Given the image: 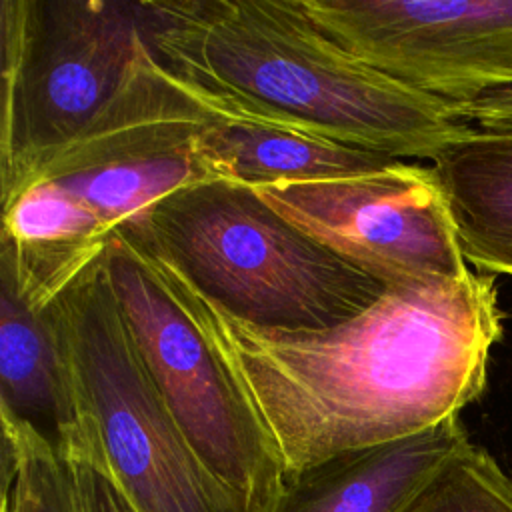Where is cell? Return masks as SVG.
I'll list each match as a JSON object with an SVG mask.
<instances>
[{
	"label": "cell",
	"instance_id": "3957f363",
	"mask_svg": "<svg viewBox=\"0 0 512 512\" xmlns=\"http://www.w3.org/2000/svg\"><path fill=\"white\" fill-rule=\"evenodd\" d=\"M124 232L226 314L264 330L340 326L388 288L232 180L180 188Z\"/></svg>",
	"mask_w": 512,
	"mask_h": 512
},
{
	"label": "cell",
	"instance_id": "5bb4252c",
	"mask_svg": "<svg viewBox=\"0 0 512 512\" xmlns=\"http://www.w3.org/2000/svg\"><path fill=\"white\" fill-rule=\"evenodd\" d=\"M0 512H82L72 462L34 426L0 412Z\"/></svg>",
	"mask_w": 512,
	"mask_h": 512
},
{
	"label": "cell",
	"instance_id": "ba28073f",
	"mask_svg": "<svg viewBox=\"0 0 512 512\" xmlns=\"http://www.w3.org/2000/svg\"><path fill=\"white\" fill-rule=\"evenodd\" d=\"M254 192L296 228L386 286L470 272L432 166L382 168Z\"/></svg>",
	"mask_w": 512,
	"mask_h": 512
},
{
	"label": "cell",
	"instance_id": "e0dca14e",
	"mask_svg": "<svg viewBox=\"0 0 512 512\" xmlns=\"http://www.w3.org/2000/svg\"><path fill=\"white\" fill-rule=\"evenodd\" d=\"M456 116L476 128L512 130V88L490 92L466 104H454Z\"/></svg>",
	"mask_w": 512,
	"mask_h": 512
},
{
	"label": "cell",
	"instance_id": "9a60e30c",
	"mask_svg": "<svg viewBox=\"0 0 512 512\" xmlns=\"http://www.w3.org/2000/svg\"><path fill=\"white\" fill-rule=\"evenodd\" d=\"M404 512H512V478L484 448L468 440Z\"/></svg>",
	"mask_w": 512,
	"mask_h": 512
},
{
	"label": "cell",
	"instance_id": "30bf717a",
	"mask_svg": "<svg viewBox=\"0 0 512 512\" xmlns=\"http://www.w3.org/2000/svg\"><path fill=\"white\" fill-rule=\"evenodd\" d=\"M0 412L72 452L92 438L72 366L62 312L24 284L0 252Z\"/></svg>",
	"mask_w": 512,
	"mask_h": 512
},
{
	"label": "cell",
	"instance_id": "277c9868",
	"mask_svg": "<svg viewBox=\"0 0 512 512\" xmlns=\"http://www.w3.org/2000/svg\"><path fill=\"white\" fill-rule=\"evenodd\" d=\"M0 190L12 196L128 86L148 42L140 2L2 0Z\"/></svg>",
	"mask_w": 512,
	"mask_h": 512
},
{
	"label": "cell",
	"instance_id": "2e32d148",
	"mask_svg": "<svg viewBox=\"0 0 512 512\" xmlns=\"http://www.w3.org/2000/svg\"><path fill=\"white\" fill-rule=\"evenodd\" d=\"M64 456H68L74 468L82 512H136L116 484L98 446L96 432L88 444Z\"/></svg>",
	"mask_w": 512,
	"mask_h": 512
},
{
	"label": "cell",
	"instance_id": "5b68a950",
	"mask_svg": "<svg viewBox=\"0 0 512 512\" xmlns=\"http://www.w3.org/2000/svg\"><path fill=\"white\" fill-rule=\"evenodd\" d=\"M104 264L134 344L192 452L232 512H272L286 484L256 412L148 250L116 232Z\"/></svg>",
	"mask_w": 512,
	"mask_h": 512
},
{
	"label": "cell",
	"instance_id": "6da1fadb",
	"mask_svg": "<svg viewBox=\"0 0 512 512\" xmlns=\"http://www.w3.org/2000/svg\"><path fill=\"white\" fill-rule=\"evenodd\" d=\"M154 262L256 412L286 480L460 416L482 396L502 338L496 276L472 270L388 286L340 326L264 330Z\"/></svg>",
	"mask_w": 512,
	"mask_h": 512
},
{
	"label": "cell",
	"instance_id": "7c38bea8",
	"mask_svg": "<svg viewBox=\"0 0 512 512\" xmlns=\"http://www.w3.org/2000/svg\"><path fill=\"white\" fill-rule=\"evenodd\" d=\"M192 90L210 110L202 130V148L216 178L256 188L348 176L398 160L274 122L262 114L224 104L196 88Z\"/></svg>",
	"mask_w": 512,
	"mask_h": 512
},
{
	"label": "cell",
	"instance_id": "8fae6325",
	"mask_svg": "<svg viewBox=\"0 0 512 512\" xmlns=\"http://www.w3.org/2000/svg\"><path fill=\"white\" fill-rule=\"evenodd\" d=\"M460 416L392 442L338 454L286 480L272 512H404L468 442Z\"/></svg>",
	"mask_w": 512,
	"mask_h": 512
},
{
	"label": "cell",
	"instance_id": "52a82bcc",
	"mask_svg": "<svg viewBox=\"0 0 512 512\" xmlns=\"http://www.w3.org/2000/svg\"><path fill=\"white\" fill-rule=\"evenodd\" d=\"M208 118L196 92L164 70L148 48L120 96L26 182L54 184L112 238L138 224L164 196L216 180L202 148Z\"/></svg>",
	"mask_w": 512,
	"mask_h": 512
},
{
	"label": "cell",
	"instance_id": "9c48e42d",
	"mask_svg": "<svg viewBox=\"0 0 512 512\" xmlns=\"http://www.w3.org/2000/svg\"><path fill=\"white\" fill-rule=\"evenodd\" d=\"M344 52L422 94L466 104L512 88V0H296Z\"/></svg>",
	"mask_w": 512,
	"mask_h": 512
},
{
	"label": "cell",
	"instance_id": "8992f818",
	"mask_svg": "<svg viewBox=\"0 0 512 512\" xmlns=\"http://www.w3.org/2000/svg\"><path fill=\"white\" fill-rule=\"evenodd\" d=\"M84 412L136 512H232L204 470L126 326L104 254L58 296Z\"/></svg>",
	"mask_w": 512,
	"mask_h": 512
},
{
	"label": "cell",
	"instance_id": "7a4b0ae2",
	"mask_svg": "<svg viewBox=\"0 0 512 512\" xmlns=\"http://www.w3.org/2000/svg\"><path fill=\"white\" fill-rule=\"evenodd\" d=\"M152 58L224 104L398 160H434L472 126L332 42L296 0L140 2Z\"/></svg>",
	"mask_w": 512,
	"mask_h": 512
},
{
	"label": "cell",
	"instance_id": "4fadbf2b",
	"mask_svg": "<svg viewBox=\"0 0 512 512\" xmlns=\"http://www.w3.org/2000/svg\"><path fill=\"white\" fill-rule=\"evenodd\" d=\"M432 170L446 196L466 262L512 278V130L472 126Z\"/></svg>",
	"mask_w": 512,
	"mask_h": 512
}]
</instances>
